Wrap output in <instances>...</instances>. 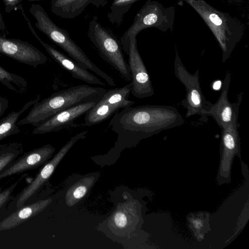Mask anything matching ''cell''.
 Here are the masks:
<instances>
[{
	"label": "cell",
	"instance_id": "obj_1",
	"mask_svg": "<svg viewBox=\"0 0 249 249\" xmlns=\"http://www.w3.org/2000/svg\"><path fill=\"white\" fill-rule=\"evenodd\" d=\"M184 123L173 106L147 105L122 109L114 114L109 126L118 134V144H132Z\"/></svg>",
	"mask_w": 249,
	"mask_h": 249
},
{
	"label": "cell",
	"instance_id": "obj_2",
	"mask_svg": "<svg viewBox=\"0 0 249 249\" xmlns=\"http://www.w3.org/2000/svg\"><path fill=\"white\" fill-rule=\"evenodd\" d=\"M106 91V89L102 87L80 85L55 92L35 103L27 116L18 122L17 124L36 126L66 108L101 97Z\"/></svg>",
	"mask_w": 249,
	"mask_h": 249
},
{
	"label": "cell",
	"instance_id": "obj_3",
	"mask_svg": "<svg viewBox=\"0 0 249 249\" xmlns=\"http://www.w3.org/2000/svg\"><path fill=\"white\" fill-rule=\"evenodd\" d=\"M190 6L201 18L219 43L223 63L242 39L245 27L238 19L211 6L205 0H179ZM178 2V3H179Z\"/></svg>",
	"mask_w": 249,
	"mask_h": 249
},
{
	"label": "cell",
	"instance_id": "obj_4",
	"mask_svg": "<svg viewBox=\"0 0 249 249\" xmlns=\"http://www.w3.org/2000/svg\"><path fill=\"white\" fill-rule=\"evenodd\" d=\"M29 12L36 20L34 24L36 27L67 53L79 65L94 72L109 86H116L114 79L92 62L70 37L67 31L58 26L52 21L42 6L39 4H32Z\"/></svg>",
	"mask_w": 249,
	"mask_h": 249
},
{
	"label": "cell",
	"instance_id": "obj_5",
	"mask_svg": "<svg viewBox=\"0 0 249 249\" xmlns=\"http://www.w3.org/2000/svg\"><path fill=\"white\" fill-rule=\"evenodd\" d=\"M176 9L173 6L165 7L156 0H147L136 15L130 27L121 37L124 52L127 49L131 36H137L142 30L155 28L161 32L173 31Z\"/></svg>",
	"mask_w": 249,
	"mask_h": 249
},
{
	"label": "cell",
	"instance_id": "obj_6",
	"mask_svg": "<svg viewBox=\"0 0 249 249\" xmlns=\"http://www.w3.org/2000/svg\"><path fill=\"white\" fill-rule=\"evenodd\" d=\"M88 36L103 59L124 79L131 81V73L120 40L98 22L97 17H94L89 23Z\"/></svg>",
	"mask_w": 249,
	"mask_h": 249
},
{
	"label": "cell",
	"instance_id": "obj_7",
	"mask_svg": "<svg viewBox=\"0 0 249 249\" xmlns=\"http://www.w3.org/2000/svg\"><path fill=\"white\" fill-rule=\"evenodd\" d=\"M174 73L178 79L184 86L186 94L181 103L187 111L185 118L199 115L203 120V113L208 109L211 102L207 101L202 93L199 78V70L190 73L183 64L178 51L176 50L174 62Z\"/></svg>",
	"mask_w": 249,
	"mask_h": 249
},
{
	"label": "cell",
	"instance_id": "obj_8",
	"mask_svg": "<svg viewBox=\"0 0 249 249\" xmlns=\"http://www.w3.org/2000/svg\"><path fill=\"white\" fill-rule=\"evenodd\" d=\"M130 83L121 88L107 90L97 103L85 115L84 126H90L108 119L119 110L132 106L135 102L129 99Z\"/></svg>",
	"mask_w": 249,
	"mask_h": 249
},
{
	"label": "cell",
	"instance_id": "obj_9",
	"mask_svg": "<svg viewBox=\"0 0 249 249\" xmlns=\"http://www.w3.org/2000/svg\"><path fill=\"white\" fill-rule=\"evenodd\" d=\"M137 36H131L124 52L128 55V66L131 76V91L133 95L142 99L154 94L150 75L139 53Z\"/></svg>",
	"mask_w": 249,
	"mask_h": 249
},
{
	"label": "cell",
	"instance_id": "obj_10",
	"mask_svg": "<svg viewBox=\"0 0 249 249\" xmlns=\"http://www.w3.org/2000/svg\"><path fill=\"white\" fill-rule=\"evenodd\" d=\"M88 131L81 132L73 137L59 150L53 158L43 165L32 181L25 187L18 196L17 208L25 202L50 178L55 168L72 146L79 140L86 138Z\"/></svg>",
	"mask_w": 249,
	"mask_h": 249
},
{
	"label": "cell",
	"instance_id": "obj_11",
	"mask_svg": "<svg viewBox=\"0 0 249 249\" xmlns=\"http://www.w3.org/2000/svg\"><path fill=\"white\" fill-rule=\"evenodd\" d=\"M231 73L227 72L222 83L220 95L214 104L211 103L208 110L203 113V120L205 122L208 116H212L221 129L227 127L233 121L238 119L239 109L242 95H238L234 103H231L228 94L231 82Z\"/></svg>",
	"mask_w": 249,
	"mask_h": 249
},
{
	"label": "cell",
	"instance_id": "obj_12",
	"mask_svg": "<svg viewBox=\"0 0 249 249\" xmlns=\"http://www.w3.org/2000/svg\"><path fill=\"white\" fill-rule=\"evenodd\" d=\"M101 97L75 105L55 114L42 124L35 126L32 132V134H43L59 131L69 127L76 126L74 122L85 114Z\"/></svg>",
	"mask_w": 249,
	"mask_h": 249
},
{
	"label": "cell",
	"instance_id": "obj_13",
	"mask_svg": "<svg viewBox=\"0 0 249 249\" xmlns=\"http://www.w3.org/2000/svg\"><path fill=\"white\" fill-rule=\"evenodd\" d=\"M0 53L18 62L36 68L45 64L47 57L32 44L19 39L0 35Z\"/></svg>",
	"mask_w": 249,
	"mask_h": 249
},
{
	"label": "cell",
	"instance_id": "obj_14",
	"mask_svg": "<svg viewBox=\"0 0 249 249\" xmlns=\"http://www.w3.org/2000/svg\"><path fill=\"white\" fill-rule=\"evenodd\" d=\"M20 10L34 36L44 47L48 54L63 68L69 72L73 77L90 84L105 85L97 77L89 72L88 70L81 67L72 59L60 52L54 47L43 41L32 26L29 18L25 14L23 8H21Z\"/></svg>",
	"mask_w": 249,
	"mask_h": 249
},
{
	"label": "cell",
	"instance_id": "obj_15",
	"mask_svg": "<svg viewBox=\"0 0 249 249\" xmlns=\"http://www.w3.org/2000/svg\"><path fill=\"white\" fill-rule=\"evenodd\" d=\"M55 148L50 144L24 153L0 173V179L43 165L52 157Z\"/></svg>",
	"mask_w": 249,
	"mask_h": 249
},
{
	"label": "cell",
	"instance_id": "obj_16",
	"mask_svg": "<svg viewBox=\"0 0 249 249\" xmlns=\"http://www.w3.org/2000/svg\"><path fill=\"white\" fill-rule=\"evenodd\" d=\"M108 0H52L51 9L56 16L65 19L78 17L89 6L103 7Z\"/></svg>",
	"mask_w": 249,
	"mask_h": 249
},
{
	"label": "cell",
	"instance_id": "obj_17",
	"mask_svg": "<svg viewBox=\"0 0 249 249\" xmlns=\"http://www.w3.org/2000/svg\"><path fill=\"white\" fill-rule=\"evenodd\" d=\"M52 198L40 200L22 205L0 221V231L9 230L26 222L43 211L52 202Z\"/></svg>",
	"mask_w": 249,
	"mask_h": 249
},
{
	"label": "cell",
	"instance_id": "obj_18",
	"mask_svg": "<svg viewBox=\"0 0 249 249\" xmlns=\"http://www.w3.org/2000/svg\"><path fill=\"white\" fill-rule=\"evenodd\" d=\"M40 99V96L37 95L35 99L27 102L19 110L13 111L0 120V141L7 137L20 132L17 124L20 116Z\"/></svg>",
	"mask_w": 249,
	"mask_h": 249
},
{
	"label": "cell",
	"instance_id": "obj_19",
	"mask_svg": "<svg viewBox=\"0 0 249 249\" xmlns=\"http://www.w3.org/2000/svg\"><path fill=\"white\" fill-rule=\"evenodd\" d=\"M96 180L95 176H86L72 185L66 194V205L71 207L78 203L90 190Z\"/></svg>",
	"mask_w": 249,
	"mask_h": 249
},
{
	"label": "cell",
	"instance_id": "obj_20",
	"mask_svg": "<svg viewBox=\"0 0 249 249\" xmlns=\"http://www.w3.org/2000/svg\"><path fill=\"white\" fill-rule=\"evenodd\" d=\"M0 83L10 90L23 93L27 89V81L22 77L10 72L0 65Z\"/></svg>",
	"mask_w": 249,
	"mask_h": 249
},
{
	"label": "cell",
	"instance_id": "obj_21",
	"mask_svg": "<svg viewBox=\"0 0 249 249\" xmlns=\"http://www.w3.org/2000/svg\"><path fill=\"white\" fill-rule=\"evenodd\" d=\"M139 0H113L107 15L109 21L113 24H121L125 14L131 6Z\"/></svg>",
	"mask_w": 249,
	"mask_h": 249
},
{
	"label": "cell",
	"instance_id": "obj_22",
	"mask_svg": "<svg viewBox=\"0 0 249 249\" xmlns=\"http://www.w3.org/2000/svg\"><path fill=\"white\" fill-rule=\"evenodd\" d=\"M22 152V145L15 142L0 144V173L8 168Z\"/></svg>",
	"mask_w": 249,
	"mask_h": 249
},
{
	"label": "cell",
	"instance_id": "obj_23",
	"mask_svg": "<svg viewBox=\"0 0 249 249\" xmlns=\"http://www.w3.org/2000/svg\"><path fill=\"white\" fill-rule=\"evenodd\" d=\"M128 209L127 207L122 206L118 208L111 218V222L114 226L118 229L126 228L129 224L130 218Z\"/></svg>",
	"mask_w": 249,
	"mask_h": 249
},
{
	"label": "cell",
	"instance_id": "obj_24",
	"mask_svg": "<svg viewBox=\"0 0 249 249\" xmlns=\"http://www.w3.org/2000/svg\"><path fill=\"white\" fill-rule=\"evenodd\" d=\"M23 177V176H21L19 179L2 191H0L1 188H0V208L9 199L14 190Z\"/></svg>",
	"mask_w": 249,
	"mask_h": 249
},
{
	"label": "cell",
	"instance_id": "obj_25",
	"mask_svg": "<svg viewBox=\"0 0 249 249\" xmlns=\"http://www.w3.org/2000/svg\"><path fill=\"white\" fill-rule=\"evenodd\" d=\"M43 0H27L29 2L42 1ZM4 7L5 11L7 13H10L13 10H17L18 6L23 0H2Z\"/></svg>",
	"mask_w": 249,
	"mask_h": 249
},
{
	"label": "cell",
	"instance_id": "obj_26",
	"mask_svg": "<svg viewBox=\"0 0 249 249\" xmlns=\"http://www.w3.org/2000/svg\"><path fill=\"white\" fill-rule=\"evenodd\" d=\"M9 101L7 98L0 95V118L8 107Z\"/></svg>",
	"mask_w": 249,
	"mask_h": 249
},
{
	"label": "cell",
	"instance_id": "obj_27",
	"mask_svg": "<svg viewBox=\"0 0 249 249\" xmlns=\"http://www.w3.org/2000/svg\"><path fill=\"white\" fill-rule=\"evenodd\" d=\"M5 24L0 9V31H4L5 29Z\"/></svg>",
	"mask_w": 249,
	"mask_h": 249
},
{
	"label": "cell",
	"instance_id": "obj_28",
	"mask_svg": "<svg viewBox=\"0 0 249 249\" xmlns=\"http://www.w3.org/2000/svg\"><path fill=\"white\" fill-rule=\"evenodd\" d=\"M243 0H227L229 3L240 4Z\"/></svg>",
	"mask_w": 249,
	"mask_h": 249
}]
</instances>
